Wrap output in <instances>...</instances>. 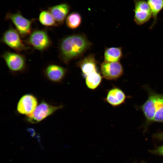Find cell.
I'll use <instances>...</instances> for the list:
<instances>
[{
    "instance_id": "1",
    "label": "cell",
    "mask_w": 163,
    "mask_h": 163,
    "mask_svg": "<svg viewBox=\"0 0 163 163\" xmlns=\"http://www.w3.org/2000/svg\"><path fill=\"white\" fill-rule=\"evenodd\" d=\"M92 44L85 35L75 34L62 39L59 46V57L65 64L82 56L91 47Z\"/></svg>"
},
{
    "instance_id": "2",
    "label": "cell",
    "mask_w": 163,
    "mask_h": 163,
    "mask_svg": "<svg viewBox=\"0 0 163 163\" xmlns=\"http://www.w3.org/2000/svg\"><path fill=\"white\" fill-rule=\"evenodd\" d=\"M144 88L148 97L139 108L145 117V127L147 128L153 123H163V93H158L147 86Z\"/></svg>"
},
{
    "instance_id": "3",
    "label": "cell",
    "mask_w": 163,
    "mask_h": 163,
    "mask_svg": "<svg viewBox=\"0 0 163 163\" xmlns=\"http://www.w3.org/2000/svg\"><path fill=\"white\" fill-rule=\"evenodd\" d=\"M63 107L62 105H53L43 99L38 105L32 114L25 117V120L30 123H39Z\"/></svg>"
},
{
    "instance_id": "4",
    "label": "cell",
    "mask_w": 163,
    "mask_h": 163,
    "mask_svg": "<svg viewBox=\"0 0 163 163\" xmlns=\"http://www.w3.org/2000/svg\"><path fill=\"white\" fill-rule=\"evenodd\" d=\"M25 41L34 49L40 51L48 49L52 45L47 32L43 29H37L32 31Z\"/></svg>"
},
{
    "instance_id": "5",
    "label": "cell",
    "mask_w": 163,
    "mask_h": 163,
    "mask_svg": "<svg viewBox=\"0 0 163 163\" xmlns=\"http://www.w3.org/2000/svg\"><path fill=\"white\" fill-rule=\"evenodd\" d=\"M1 57L12 73H21L26 70V62L24 55L18 53L6 51L2 53Z\"/></svg>"
},
{
    "instance_id": "6",
    "label": "cell",
    "mask_w": 163,
    "mask_h": 163,
    "mask_svg": "<svg viewBox=\"0 0 163 163\" xmlns=\"http://www.w3.org/2000/svg\"><path fill=\"white\" fill-rule=\"evenodd\" d=\"M20 37L16 30L10 27L3 34L1 41L9 47L19 53L29 49V47L24 43Z\"/></svg>"
},
{
    "instance_id": "7",
    "label": "cell",
    "mask_w": 163,
    "mask_h": 163,
    "mask_svg": "<svg viewBox=\"0 0 163 163\" xmlns=\"http://www.w3.org/2000/svg\"><path fill=\"white\" fill-rule=\"evenodd\" d=\"M5 19L12 22L21 37L28 36L32 32V20L26 18L19 12L8 13L5 16Z\"/></svg>"
},
{
    "instance_id": "8",
    "label": "cell",
    "mask_w": 163,
    "mask_h": 163,
    "mask_svg": "<svg viewBox=\"0 0 163 163\" xmlns=\"http://www.w3.org/2000/svg\"><path fill=\"white\" fill-rule=\"evenodd\" d=\"M134 5V21L138 25L146 23L152 17L150 7L144 0H133Z\"/></svg>"
},
{
    "instance_id": "9",
    "label": "cell",
    "mask_w": 163,
    "mask_h": 163,
    "mask_svg": "<svg viewBox=\"0 0 163 163\" xmlns=\"http://www.w3.org/2000/svg\"><path fill=\"white\" fill-rule=\"evenodd\" d=\"M38 105L37 98L30 93L22 95L18 102L16 112L18 114L29 116L34 111Z\"/></svg>"
},
{
    "instance_id": "10",
    "label": "cell",
    "mask_w": 163,
    "mask_h": 163,
    "mask_svg": "<svg viewBox=\"0 0 163 163\" xmlns=\"http://www.w3.org/2000/svg\"><path fill=\"white\" fill-rule=\"evenodd\" d=\"M101 73L102 76L108 80H116L123 75V66L119 62H111L105 61L101 64Z\"/></svg>"
},
{
    "instance_id": "11",
    "label": "cell",
    "mask_w": 163,
    "mask_h": 163,
    "mask_svg": "<svg viewBox=\"0 0 163 163\" xmlns=\"http://www.w3.org/2000/svg\"><path fill=\"white\" fill-rule=\"evenodd\" d=\"M67 72L66 69L54 64L48 65L43 70V74L46 78L53 83L61 82Z\"/></svg>"
},
{
    "instance_id": "12",
    "label": "cell",
    "mask_w": 163,
    "mask_h": 163,
    "mask_svg": "<svg viewBox=\"0 0 163 163\" xmlns=\"http://www.w3.org/2000/svg\"><path fill=\"white\" fill-rule=\"evenodd\" d=\"M127 97L120 88L114 86L108 91L104 100L112 106L116 107L124 103Z\"/></svg>"
},
{
    "instance_id": "13",
    "label": "cell",
    "mask_w": 163,
    "mask_h": 163,
    "mask_svg": "<svg viewBox=\"0 0 163 163\" xmlns=\"http://www.w3.org/2000/svg\"><path fill=\"white\" fill-rule=\"evenodd\" d=\"M77 66L81 70L85 78L90 73L97 71V62L94 55L91 54L86 56L77 63Z\"/></svg>"
},
{
    "instance_id": "14",
    "label": "cell",
    "mask_w": 163,
    "mask_h": 163,
    "mask_svg": "<svg viewBox=\"0 0 163 163\" xmlns=\"http://www.w3.org/2000/svg\"><path fill=\"white\" fill-rule=\"evenodd\" d=\"M68 5L66 4L58 5L50 7L48 11L58 25L63 24L69 11Z\"/></svg>"
},
{
    "instance_id": "15",
    "label": "cell",
    "mask_w": 163,
    "mask_h": 163,
    "mask_svg": "<svg viewBox=\"0 0 163 163\" xmlns=\"http://www.w3.org/2000/svg\"><path fill=\"white\" fill-rule=\"evenodd\" d=\"M104 56V61L111 62H118L122 56V48L120 47L106 48Z\"/></svg>"
},
{
    "instance_id": "16",
    "label": "cell",
    "mask_w": 163,
    "mask_h": 163,
    "mask_svg": "<svg viewBox=\"0 0 163 163\" xmlns=\"http://www.w3.org/2000/svg\"><path fill=\"white\" fill-rule=\"evenodd\" d=\"M85 82L87 88L91 90L97 88L101 84L102 77L97 71L92 72L85 78Z\"/></svg>"
},
{
    "instance_id": "17",
    "label": "cell",
    "mask_w": 163,
    "mask_h": 163,
    "mask_svg": "<svg viewBox=\"0 0 163 163\" xmlns=\"http://www.w3.org/2000/svg\"><path fill=\"white\" fill-rule=\"evenodd\" d=\"M152 13L153 21L150 28H152L156 23L158 14L163 9V0H147Z\"/></svg>"
},
{
    "instance_id": "18",
    "label": "cell",
    "mask_w": 163,
    "mask_h": 163,
    "mask_svg": "<svg viewBox=\"0 0 163 163\" xmlns=\"http://www.w3.org/2000/svg\"><path fill=\"white\" fill-rule=\"evenodd\" d=\"M39 20L42 25L46 27H56L58 25L48 11H41L39 14Z\"/></svg>"
},
{
    "instance_id": "19",
    "label": "cell",
    "mask_w": 163,
    "mask_h": 163,
    "mask_svg": "<svg viewBox=\"0 0 163 163\" xmlns=\"http://www.w3.org/2000/svg\"><path fill=\"white\" fill-rule=\"evenodd\" d=\"M82 18L80 15L77 12H73L67 17L66 24L67 27L71 29H75L80 25Z\"/></svg>"
},
{
    "instance_id": "20",
    "label": "cell",
    "mask_w": 163,
    "mask_h": 163,
    "mask_svg": "<svg viewBox=\"0 0 163 163\" xmlns=\"http://www.w3.org/2000/svg\"><path fill=\"white\" fill-rule=\"evenodd\" d=\"M154 152L156 153L163 155V145L158 147L155 149Z\"/></svg>"
},
{
    "instance_id": "21",
    "label": "cell",
    "mask_w": 163,
    "mask_h": 163,
    "mask_svg": "<svg viewBox=\"0 0 163 163\" xmlns=\"http://www.w3.org/2000/svg\"><path fill=\"white\" fill-rule=\"evenodd\" d=\"M154 138L161 140H163V132H159L154 134Z\"/></svg>"
}]
</instances>
